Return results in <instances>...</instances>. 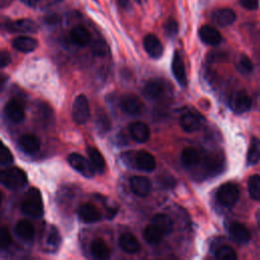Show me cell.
<instances>
[{"label":"cell","instance_id":"f1b7e54d","mask_svg":"<svg viewBox=\"0 0 260 260\" xmlns=\"http://www.w3.org/2000/svg\"><path fill=\"white\" fill-rule=\"evenodd\" d=\"M200 160V154L194 147H187L181 153L182 165L186 168L196 166Z\"/></svg>","mask_w":260,"mask_h":260},{"label":"cell","instance_id":"8d00e7d4","mask_svg":"<svg viewBox=\"0 0 260 260\" xmlns=\"http://www.w3.org/2000/svg\"><path fill=\"white\" fill-rule=\"evenodd\" d=\"M164 30L169 38H174L179 30L178 22L173 18H169L164 24Z\"/></svg>","mask_w":260,"mask_h":260},{"label":"cell","instance_id":"c3c4849f","mask_svg":"<svg viewBox=\"0 0 260 260\" xmlns=\"http://www.w3.org/2000/svg\"><path fill=\"white\" fill-rule=\"evenodd\" d=\"M135 1H136L138 4H142V3H143V2H145L146 0H135Z\"/></svg>","mask_w":260,"mask_h":260},{"label":"cell","instance_id":"ba28073f","mask_svg":"<svg viewBox=\"0 0 260 260\" xmlns=\"http://www.w3.org/2000/svg\"><path fill=\"white\" fill-rule=\"evenodd\" d=\"M120 108L124 113L128 115L137 116L142 111V103L137 95L133 93H127L121 96Z\"/></svg>","mask_w":260,"mask_h":260},{"label":"cell","instance_id":"ee69618b","mask_svg":"<svg viewBox=\"0 0 260 260\" xmlns=\"http://www.w3.org/2000/svg\"><path fill=\"white\" fill-rule=\"evenodd\" d=\"M23 4H25L26 6H29V7H35L40 0H20Z\"/></svg>","mask_w":260,"mask_h":260},{"label":"cell","instance_id":"8992f818","mask_svg":"<svg viewBox=\"0 0 260 260\" xmlns=\"http://www.w3.org/2000/svg\"><path fill=\"white\" fill-rule=\"evenodd\" d=\"M68 164L79 174H81L85 178H91L94 175V169L90 162L84 156L79 153H70L67 156Z\"/></svg>","mask_w":260,"mask_h":260},{"label":"cell","instance_id":"3957f363","mask_svg":"<svg viewBox=\"0 0 260 260\" xmlns=\"http://www.w3.org/2000/svg\"><path fill=\"white\" fill-rule=\"evenodd\" d=\"M240 196L239 188L234 183H224L222 184L216 192L217 201L224 207L234 206Z\"/></svg>","mask_w":260,"mask_h":260},{"label":"cell","instance_id":"7c38bea8","mask_svg":"<svg viewBox=\"0 0 260 260\" xmlns=\"http://www.w3.org/2000/svg\"><path fill=\"white\" fill-rule=\"evenodd\" d=\"M143 47L146 53L152 58H159L164 53V47L159 41V39L153 35L148 34L143 39Z\"/></svg>","mask_w":260,"mask_h":260},{"label":"cell","instance_id":"4316f807","mask_svg":"<svg viewBox=\"0 0 260 260\" xmlns=\"http://www.w3.org/2000/svg\"><path fill=\"white\" fill-rule=\"evenodd\" d=\"M86 152H87L88 158H89L93 169L100 174L104 173V171L106 169V162H105V159H104V156L102 155V153L93 146H88L86 148Z\"/></svg>","mask_w":260,"mask_h":260},{"label":"cell","instance_id":"7bdbcfd3","mask_svg":"<svg viewBox=\"0 0 260 260\" xmlns=\"http://www.w3.org/2000/svg\"><path fill=\"white\" fill-rule=\"evenodd\" d=\"M117 3L122 9H126V8L130 7V1L129 0H117Z\"/></svg>","mask_w":260,"mask_h":260},{"label":"cell","instance_id":"2e32d148","mask_svg":"<svg viewBox=\"0 0 260 260\" xmlns=\"http://www.w3.org/2000/svg\"><path fill=\"white\" fill-rule=\"evenodd\" d=\"M172 70H173V74H174L175 78L177 79V81L182 86H186L187 77H186L185 64H184L181 54L178 51H176L174 53V57L172 60Z\"/></svg>","mask_w":260,"mask_h":260},{"label":"cell","instance_id":"d6986e66","mask_svg":"<svg viewBox=\"0 0 260 260\" xmlns=\"http://www.w3.org/2000/svg\"><path fill=\"white\" fill-rule=\"evenodd\" d=\"M19 148L28 154L36 153L41 146L40 139L32 134H23L18 139Z\"/></svg>","mask_w":260,"mask_h":260},{"label":"cell","instance_id":"8fae6325","mask_svg":"<svg viewBox=\"0 0 260 260\" xmlns=\"http://www.w3.org/2000/svg\"><path fill=\"white\" fill-rule=\"evenodd\" d=\"M77 214L79 219L85 223H93L102 218L100 210L91 203H84L80 205L77 210Z\"/></svg>","mask_w":260,"mask_h":260},{"label":"cell","instance_id":"44dd1931","mask_svg":"<svg viewBox=\"0 0 260 260\" xmlns=\"http://www.w3.org/2000/svg\"><path fill=\"white\" fill-rule=\"evenodd\" d=\"M212 19L219 26H228L235 22L236 13L231 8H219L213 12Z\"/></svg>","mask_w":260,"mask_h":260},{"label":"cell","instance_id":"ffe728a7","mask_svg":"<svg viewBox=\"0 0 260 260\" xmlns=\"http://www.w3.org/2000/svg\"><path fill=\"white\" fill-rule=\"evenodd\" d=\"M90 40L91 37L89 31L82 25H76L70 31V41L78 47L87 46Z\"/></svg>","mask_w":260,"mask_h":260},{"label":"cell","instance_id":"277c9868","mask_svg":"<svg viewBox=\"0 0 260 260\" xmlns=\"http://www.w3.org/2000/svg\"><path fill=\"white\" fill-rule=\"evenodd\" d=\"M126 154L131 158L130 165L138 170L145 171V172H151L156 168L155 158L148 151L138 150V151L134 152V154H132L130 152H128Z\"/></svg>","mask_w":260,"mask_h":260},{"label":"cell","instance_id":"f546056e","mask_svg":"<svg viewBox=\"0 0 260 260\" xmlns=\"http://www.w3.org/2000/svg\"><path fill=\"white\" fill-rule=\"evenodd\" d=\"M164 233L154 224V223H150L148 224L144 231H143V238L144 240L149 243V244H158L164 237Z\"/></svg>","mask_w":260,"mask_h":260},{"label":"cell","instance_id":"836d02e7","mask_svg":"<svg viewBox=\"0 0 260 260\" xmlns=\"http://www.w3.org/2000/svg\"><path fill=\"white\" fill-rule=\"evenodd\" d=\"M248 192L252 199L260 201V176L252 175L248 180Z\"/></svg>","mask_w":260,"mask_h":260},{"label":"cell","instance_id":"7a4b0ae2","mask_svg":"<svg viewBox=\"0 0 260 260\" xmlns=\"http://www.w3.org/2000/svg\"><path fill=\"white\" fill-rule=\"evenodd\" d=\"M1 183L8 189L16 190L23 187L27 182L26 174L17 167H11L3 170L0 175Z\"/></svg>","mask_w":260,"mask_h":260},{"label":"cell","instance_id":"ac0fdd59","mask_svg":"<svg viewBox=\"0 0 260 260\" xmlns=\"http://www.w3.org/2000/svg\"><path fill=\"white\" fill-rule=\"evenodd\" d=\"M166 91V87L161 80L151 79L149 80L143 88V94L149 100H158L160 99Z\"/></svg>","mask_w":260,"mask_h":260},{"label":"cell","instance_id":"30bf717a","mask_svg":"<svg viewBox=\"0 0 260 260\" xmlns=\"http://www.w3.org/2000/svg\"><path fill=\"white\" fill-rule=\"evenodd\" d=\"M130 187L135 195L145 197L150 193L152 185L147 177L134 176L130 179Z\"/></svg>","mask_w":260,"mask_h":260},{"label":"cell","instance_id":"5b68a950","mask_svg":"<svg viewBox=\"0 0 260 260\" xmlns=\"http://www.w3.org/2000/svg\"><path fill=\"white\" fill-rule=\"evenodd\" d=\"M89 104L84 94H79L75 98L72 105V118L78 125L85 124L89 118Z\"/></svg>","mask_w":260,"mask_h":260},{"label":"cell","instance_id":"6da1fadb","mask_svg":"<svg viewBox=\"0 0 260 260\" xmlns=\"http://www.w3.org/2000/svg\"><path fill=\"white\" fill-rule=\"evenodd\" d=\"M21 211L30 217L39 218L44 213V206L41 193L37 188H30L21 203Z\"/></svg>","mask_w":260,"mask_h":260},{"label":"cell","instance_id":"d6a6232c","mask_svg":"<svg viewBox=\"0 0 260 260\" xmlns=\"http://www.w3.org/2000/svg\"><path fill=\"white\" fill-rule=\"evenodd\" d=\"M95 127H96V130L100 134L107 133L111 128V121H110L107 113H105L102 110L96 112Z\"/></svg>","mask_w":260,"mask_h":260},{"label":"cell","instance_id":"e0dca14e","mask_svg":"<svg viewBox=\"0 0 260 260\" xmlns=\"http://www.w3.org/2000/svg\"><path fill=\"white\" fill-rule=\"evenodd\" d=\"M199 37L201 41L210 46H216L221 42V35L211 25L205 24L199 28Z\"/></svg>","mask_w":260,"mask_h":260},{"label":"cell","instance_id":"ab89813d","mask_svg":"<svg viewBox=\"0 0 260 260\" xmlns=\"http://www.w3.org/2000/svg\"><path fill=\"white\" fill-rule=\"evenodd\" d=\"M239 3L248 10H256L259 6V0H239Z\"/></svg>","mask_w":260,"mask_h":260},{"label":"cell","instance_id":"d590c367","mask_svg":"<svg viewBox=\"0 0 260 260\" xmlns=\"http://www.w3.org/2000/svg\"><path fill=\"white\" fill-rule=\"evenodd\" d=\"M237 68L241 73L249 74L253 70V63L247 56L243 55L239 60Z\"/></svg>","mask_w":260,"mask_h":260},{"label":"cell","instance_id":"9a60e30c","mask_svg":"<svg viewBox=\"0 0 260 260\" xmlns=\"http://www.w3.org/2000/svg\"><path fill=\"white\" fill-rule=\"evenodd\" d=\"M131 137L138 143L146 142L150 137L148 126L143 122H132L128 126Z\"/></svg>","mask_w":260,"mask_h":260},{"label":"cell","instance_id":"5bb4252c","mask_svg":"<svg viewBox=\"0 0 260 260\" xmlns=\"http://www.w3.org/2000/svg\"><path fill=\"white\" fill-rule=\"evenodd\" d=\"M4 113L6 117L15 123L21 122L24 119V108L22 104L17 100H11L7 102L4 108Z\"/></svg>","mask_w":260,"mask_h":260},{"label":"cell","instance_id":"f35d334b","mask_svg":"<svg viewBox=\"0 0 260 260\" xmlns=\"http://www.w3.org/2000/svg\"><path fill=\"white\" fill-rule=\"evenodd\" d=\"M13 161V156L11 151L8 149V147L5 144H2L1 150H0V162L2 166L10 165Z\"/></svg>","mask_w":260,"mask_h":260},{"label":"cell","instance_id":"484cf974","mask_svg":"<svg viewBox=\"0 0 260 260\" xmlns=\"http://www.w3.org/2000/svg\"><path fill=\"white\" fill-rule=\"evenodd\" d=\"M90 253L96 259H108L110 257V249L103 239H94L90 243Z\"/></svg>","mask_w":260,"mask_h":260},{"label":"cell","instance_id":"4dcf8cb0","mask_svg":"<svg viewBox=\"0 0 260 260\" xmlns=\"http://www.w3.org/2000/svg\"><path fill=\"white\" fill-rule=\"evenodd\" d=\"M260 160V139L253 137L247 152V162L249 165H256Z\"/></svg>","mask_w":260,"mask_h":260},{"label":"cell","instance_id":"bcb514c9","mask_svg":"<svg viewBox=\"0 0 260 260\" xmlns=\"http://www.w3.org/2000/svg\"><path fill=\"white\" fill-rule=\"evenodd\" d=\"M11 2H12V0H0V4H1V7H5V6L9 5Z\"/></svg>","mask_w":260,"mask_h":260},{"label":"cell","instance_id":"52a82bcc","mask_svg":"<svg viewBox=\"0 0 260 260\" xmlns=\"http://www.w3.org/2000/svg\"><path fill=\"white\" fill-rule=\"evenodd\" d=\"M252 105L251 98L244 90H238L231 94L229 99V106L236 114H243L250 110Z\"/></svg>","mask_w":260,"mask_h":260},{"label":"cell","instance_id":"b9f144b4","mask_svg":"<svg viewBox=\"0 0 260 260\" xmlns=\"http://www.w3.org/2000/svg\"><path fill=\"white\" fill-rule=\"evenodd\" d=\"M11 61V58H10V55L7 51L5 50H2L1 51V66L2 67H6Z\"/></svg>","mask_w":260,"mask_h":260},{"label":"cell","instance_id":"e575fe53","mask_svg":"<svg viewBox=\"0 0 260 260\" xmlns=\"http://www.w3.org/2000/svg\"><path fill=\"white\" fill-rule=\"evenodd\" d=\"M215 257L218 260H235L237 259V254L232 247L221 246L216 250Z\"/></svg>","mask_w":260,"mask_h":260},{"label":"cell","instance_id":"83f0119b","mask_svg":"<svg viewBox=\"0 0 260 260\" xmlns=\"http://www.w3.org/2000/svg\"><path fill=\"white\" fill-rule=\"evenodd\" d=\"M151 222L154 223L164 233V235H169L173 232L174 223L172 218L168 214H165V213L155 214L152 217Z\"/></svg>","mask_w":260,"mask_h":260},{"label":"cell","instance_id":"1f68e13d","mask_svg":"<svg viewBox=\"0 0 260 260\" xmlns=\"http://www.w3.org/2000/svg\"><path fill=\"white\" fill-rule=\"evenodd\" d=\"M60 244H61V236L59 234V231L55 226H51L46 239V246L48 250L51 252H54L58 250Z\"/></svg>","mask_w":260,"mask_h":260},{"label":"cell","instance_id":"9c48e42d","mask_svg":"<svg viewBox=\"0 0 260 260\" xmlns=\"http://www.w3.org/2000/svg\"><path fill=\"white\" fill-rule=\"evenodd\" d=\"M229 234L231 239L241 245L249 243L251 239L250 231L243 224L237 221H233L229 225Z\"/></svg>","mask_w":260,"mask_h":260},{"label":"cell","instance_id":"7402d4cb","mask_svg":"<svg viewBox=\"0 0 260 260\" xmlns=\"http://www.w3.org/2000/svg\"><path fill=\"white\" fill-rule=\"evenodd\" d=\"M121 249L128 254H135L140 250V243L136 237L130 233H124L119 239Z\"/></svg>","mask_w":260,"mask_h":260},{"label":"cell","instance_id":"4fadbf2b","mask_svg":"<svg viewBox=\"0 0 260 260\" xmlns=\"http://www.w3.org/2000/svg\"><path fill=\"white\" fill-rule=\"evenodd\" d=\"M6 29L10 32H36L38 30V24L31 19L22 18L15 21H8Z\"/></svg>","mask_w":260,"mask_h":260},{"label":"cell","instance_id":"7dc6e473","mask_svg":"<svg viewBox=\"0 0 260 260\" xmlns=\"http://www.w3.org/2000/svg\"><path fill=\"white\" fill-rule=\"evenodd\" d=\"M256 220H257V224H258V226L260 229V209L256 212Z\"/></svg>","mask_w":260,"mask_h":260},{"label":"cell","instance_id":"603a6c76","mask_svg":"<svg viewBox=\"0 0 260 260\" xmlns=\"http://www.w3.org/2000/svg\"><path fill=\"white\" fill-rule=\"evenodd\" d=\"M180 125L185 132L191 133L197 131L201 127V120L194 113H185L181 116Z\"/></svg>","mask_w":260,"mask_h":260},{"label":"cell","instance_id":"d4e9b609","mask_svg":"<svg viewBox=\"0 0 260 260\" xmlns=\"http://www.w3.org/2000/svg\"><path fill=\"white\" fill-rule=\"evenodd\" d=\"M16 236L23 241H31L35 237V226L26 219H21L15 224Z\"/></svg>","mask_w":260,"mask_h":260},{"label":"cell","instance_id":"74e56055","mask_svg":"<svg viewBox=\"0 0 260 260\" xmlns=\"http://www.w3.org/2000/svg\"><path fill=\"white\" fill-rule=\"evenodd\" d=\"M12 238L6 226H2L0 230V246L1 249H6L11 245Z\"/></svg>","mask_w":260,"mask_h":260},{"label":"cell","instance_id":"60d3db41","mask_svg":"<svg viewBox=\"0 0 260 260\" xmlns=\"http://www.w3.org/2000/svg\"><path fill=\"white\" fill-rule=\"evenodd\" d=\"M92 51L95 55H104L106 53V43L103 41H95L92 45Z\"/></svg>","mask_w":260,"mask_h":260},{"label":"cell","instance_id":"f6af8a7d","mask_svg":"<svg viewBox=\"0 0 260 260\" xmlns=\"http://www.w3.org/2000/svg\"><path fill=\"white\" fill-rule=\"evenodd\" d=\"M48 23H56L58 21V16L54 15L53 17L52 16H49L47 17V20H46Z\"/></svg>","mask_w":260,"mask_h":260},{"label":"cell","instance_id":"cb8c5ba5","mask_svg":"<svg viewBox=\"0 0 260 260\" xmlns=\"http://www.w3.org/2000/svg\"><path fill=\"white\" fill-rule=\"evenodd\" d=\"M12 45L14 49L22 53H29L37 49L38 42L36 39L26 36H20L13 40Z\"/></svg>","mask_w":260,"mask_h":260}]
</instances>
